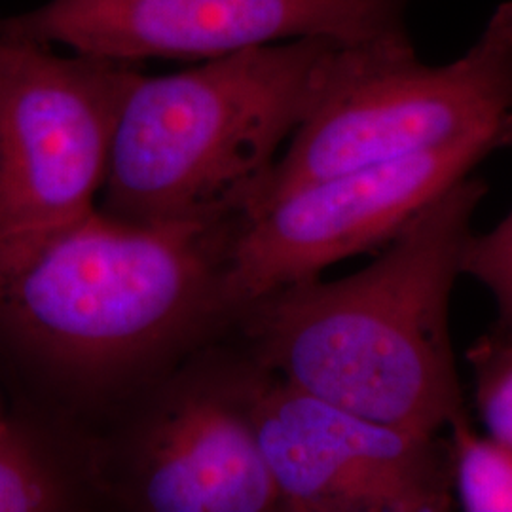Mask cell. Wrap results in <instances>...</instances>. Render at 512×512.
I'll list each match as a JSON object with an SVG mask.
<instances>
[{"label": "cell", "instance_id": "1", "mask_svg": "<svg viewBox=\"0 0 512 512\" xmlns=\"http://www.w3.org/2000/svg\"><path fill=\"white\" fill-rule=\"evenodd\" d=\"M486 192V181L467 175L418 209L357 274L298 281L249 304L264 368L408 431L440 435L469 421L450 302Z\"/></svg>", "mask_w": 512, "mask_h": 512}, {"label": "cell", "instance_id": "2", "mask_svg": "<svg viewBox=\"0 0 512 512\" xmlns=\"http://www.w3.org/2000/svg\"><path fill=\"white\" fill-rule=\"evenodd\" d=\"M220 219L92 211L0 255V359L29 385L107 378L226 308Z\"/></svg>", "mask_w": 512, "mask_h": 512}, {"label": "cell", "instance_id": "3", "mask_svg": "<svg viewBox=\"0 0 512 512\" xmlns=\"http://www.w3.org/2000/svg\"><path fill=\"white\" fill-rule=\"evenodd\" d=\"M344 42L298 38L131 84L112 137L107 213L222 219L253 202L323 90Z\"/></svg>", "mask_w": 512, "mask_h": 512}, {"label": "cell", "instance_id": "4", "mask_svg": "<svg viewBox=\"0 0 512 512\" xmlns=\"http://www.w3.org/2000/svg\"><path fill=\"white\" fill-rule=\"evenodd\" d=\"M512 116V0L456 61L421 63L406 35L344 44L247 215L304 184L420 154Z\"/></svg>", "mask_w": 512, "mask_h": 512}, {"label": "cell", "instance_id": "5", "mask_svg": "<svg viewBox=\"0 0 512 512\" xmlns=\"http://www.w3.org/2000/svg\"><path fill=\"white\" fill-rule=\"evenodd\" d=\"M135 65L0 33V255L92 213Z\"/></svg>", "mask_w": 512, "mask_h": 512}, {"label": "cell", "instance_id": "6", "mask_svg": "<svg viewBox=\"0 0 512 512\" xmlns=\"http://www.w3.org/2000/svg\"><path fill=\"white\" fill-rule=\"evenodd\" d=\"M512 147V116L494 128L420 154L365 165L241 215L228 245L222 296L247 308L281 287L319 277L332 264L393 238L418 209Z\"/></svg>", "mask_w": 512, "mask_h": 512}, {"label": "cell", "instance_id": "7", "mask_svg": "<svg viewBox=\"0 0 512 512\" xmlns=\"http://www.w3.org/2000/svg\"><path fill=\"white\" fill-rule=\"evenodd\" d=\"M249 414L281 509L444 512L454 505L452 440L370 420L275 376Z\"/></svg>", "mask_w": 512, "mask_h": 512}, {"label": "cell", "instance_id": "8", "mask_svg": "<svg viewBox=\"0 0 512 512\" xmlns=\"http://www.w3.org/2000/svg\"><path fill=\"white\" fill-rule=\"evenodd\" d=\"M414 0H50L0 33L135 65L207 61L298 38L359 44L406 35Z\"/></svg>", "mask_w": 512, "mask_h": 512}, {"label": "cell", "instance_id": "9", "mask_svg": "<svg viewBox=\"0 0 512 512\" xmlns=\"http://www.w3.org/2000/svg\"><path fill=\"white\" fill-rule=\"evenodd\" d=\"M141 503L156 512H262L281 509L245 401L215 393L186 397L148 442L139 475Z\"/></svg>", "mask_w": 512, "mask_h": 512}, {"label": "cell", "instance_id": "10", "mask_svg": "<svg viewBox=\"0 0 512 512\" xmlns=\"http://www.w3.org/2000/svg\"><path fill=\"white\" fill-rule=\"evenodd\" d=\"M74 490L63 463L35 421L0 425V512L71 509Z\"/></svg>", "mask_w": 512, "mask_h": 512}, {"label": "cell", "instance_id": "11", "mask_svg": "<svg viewBox=\"0 0 512 512\" xmlns=\"http://www.w3.org/2000/svg\"><path fill=\"white\" fill-rule=\"evenodd\" d=\"M456 490L467 511H512V448L482 440L469 421L452 429Z\"/></svg>", "mask_w": 512, "mask_h": 512}, {"label": "cell", "instance_id": "12", "mask_svg": "<svg viewBox=\"0 0 512 512\" xmlns=\"http://www.w3.org/2000/svg\"><path fill=\"white\" fill-rule=\"evenodd\" d=\"M475 397L490 439L512 448V340L486 334L467 355Z\"/></svg>", "mask_w": 512, "mask_h": 512}, {"label": "cell", "instance_id": "13", "mask_svg": "<svg viewBox=\"0 0 512 512\" xmlns=\"http://www.w3.org/2000/svg\"><path fill=\"white\" fill-rule=\"evenodd\" d=\"M461 274L471 275L494 296L497 321L492 334L512 340V211L492 232L469 238Z\"/></svg>", "mask_w": 512, "mask_h": 512}, {"label": "cell", "instance_id": "14", "mask_svg": "<svg viewBox=\"0 0 512 512\" xmlns=\"http://www.w3.org/2000/svg\"><path fill=\"white\" fill-rule=\"evenodd\" d=\"M0 425H2V420H0Z\"/></svg>", "mask_w": 512, "mask_h": 512}]
</instances>
